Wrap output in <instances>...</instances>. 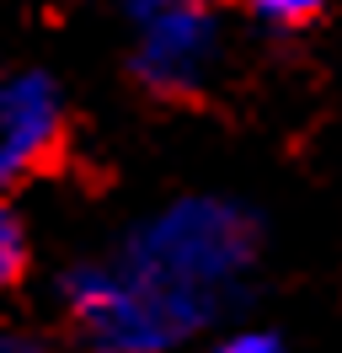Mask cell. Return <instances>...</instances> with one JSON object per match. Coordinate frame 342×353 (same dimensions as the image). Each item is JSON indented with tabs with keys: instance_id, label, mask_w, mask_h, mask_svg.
<instances>
[{
	"instance_id": "cell-1",
	"label": "cell",
	"mask_w": 342,
	"mask_h": 353,
	"mask_svg": "<svg viewBox=\"0 0 342 353\" xmlns=\"http://www.w3.org/2000/svg\"><path fill=\"white\" fill-rule=\"evenodd\" d=\"M262 230L235 199H177L118 252L64 273L70 327L91 353H171L241 294Z\"/></svg>"
},
{
	"instance_id": "cell-2",
	"label": "cell",
	"mask_w": 342,
	"mask_h": 353,
	"mask_svg": "<svg viewBox=\"0 0 342 353\" xmlns=\"http://www.w3.org/2000/svg\"><path fill=\"white\" fill-rule=\"evenodd\" d=\"M134 22L128 75L161 97V102H192L203 97L225 54V27L214 0H118Z\"/></svg>"
},
{
	"instance_id": "cell-3",
	"label": "cell",
	"mask_w": 342,
	"mask_h": 353,
	"mask_svg": "<svg viewBox=\"0 0 342 353\" xmlns=\"http://www.w3.org/2000/svg\"><path fill=\"white\" fill-rule=\"evenodd\" d=\"M70 150V108L48 70H17L0 91V182L21 188L59 172Z\"/></svg>"
},
{
	"instance_id": "cell-4",
	"label": "cell",
	"mask_w": 342,
	"mask_h": 353,
	"mask_svg": "<svg viewBox=\"0 0 342 353\" xmlns=\"http://www.w3.org/2000/svg\"><path fill=\"white\" fill-rule=\"evenodd\" d=\"M252 22L273 27V32H305V27H316L337 0H235Z\"/></svg>"
},
{
	"instance_id": "cell-5",
	"label": "cell",
	"mask_w": 342,
	"mask_h": 353,
	"mask_svg": "<svg viewBox=\"0 0 342 353\" xmlns=\"http://www.w3.org/2000/svg\"><path fill=\"white\" fill-rule=\"evenodd\" d=\"M27 263H32V236H27L17 209H6L0 214V284H21Z\"/></svg>"
},
{
	"instance_id": "cell-6",
	"label": "cell",
	"mask_w": 342,
	"mask_h": 353,
	"mask_svg": "<svg viewBox=\"0 0 342 353\" xmlns=\"http://www.w3.org/2000/svg\"><path fill=\"white\" fill-rule=\"evenodd\" d=\"M214 353H283V343L273 332H230Z\"/></svg>"
},
{
	"instance_id": "cell-7",
	"label": "cell",
	"mask_w": 342,
	"mask_h": 353,
	"mask_svg": "<svg viewBox=\"0 0 342 353\" xmlns=\"http://www.w3.org/2000/svg\"><path fill=\"white\" fill-rule=\"evenodd\" d=\"M0 353H48V348H43L38 337H21V332H11V337H6V348H0Z\"/></svg>"
}]
</instances>
